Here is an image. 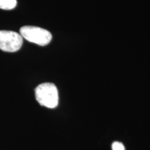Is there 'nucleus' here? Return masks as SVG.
I'll return each instance as SVG.
<instances>
[{"mask_svg":"<svg viewBox=\"0 0 150 150\" xmlns=\"http://www.w3.org/2000/svg\"><path fill=\"white\" fill-rule=\"evenodd\" d=\"M20 33L27 40L40 46L47 45L52 39L50 31L34 26H24L20 28Z\"/></svg>","mask_w":150,"mask_h":150,"instance_id":"2","label":"nucleus"},{"mask_svg":"<svg viewBox=\"0 0 150 150\" xmlns=\"http://www.w3.org/2000/svg\"><path fill=\"white\" fill-rule=\"evenodd\" d=\"M112 150H125V147L122 142H114L112 144Z\"/></svg>","mask_w":150,"mask_h":150,"instance_id":"5","label":"nucleus"},{"mask_svg":"<svg viewBox=\"0 0 150 150\" xmlns=\"http://www.w3.org/2000/svg\"><path fill=\"white\" fill-rule=\"evenodd\" d=\"M35 98L41 106L54 108L59 104V92L52 83H44L38 86L35 90Z\"/></svg>","mask_w":150,"mask_h":150,"instance_id":"1","label":"nucleus"},{"mask_svg":"<svg viewBox=\"0 0 150 150\" xmlns=\"http://www.w3.org/2000/svg\"><path fill=\"white\" fill-rule=\"evenodd\" d=\"M23 44V38L20 33L13 31H0V50L6 52L18 51Z\"/></svg>","mask_w":150,"mask_h":150,"instance_id":"3","label":"nucleus"},{"mask_svg":"<svg viewBox=\"0 0 150 150\" xmlns=\"http://www.w3.org/2000/svg\"><path fill=\"white\" fill-rule=\"evenodd\" d=\"M17 6V0H0V8L3 10H12Z\"/></svg>","mask_w":150,"mask_h":150,"instance_id":"4","label":"nucleus"}]
</instances>
